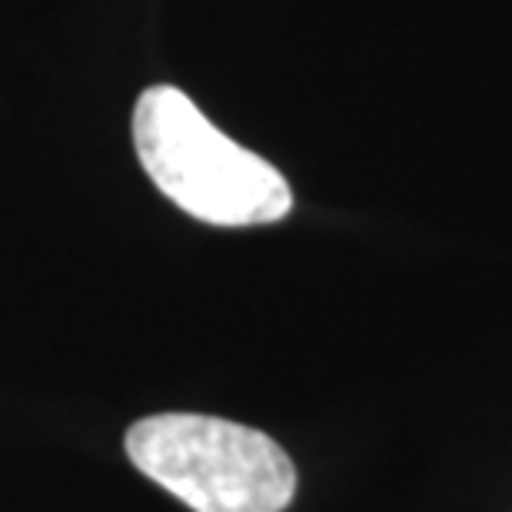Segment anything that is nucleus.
I'll list each match as a JSON object with an SVG mask.
<instances>
[{
  "instance_id": "f257e3e1",
  "label": "nucleus",
  "mask_w": 512,
  "mask_h": 512,
  "mask_svg": "<svg viewBox=\"0 0 512 512\" xmlns=\"http://www.w3.org/2000/svg\"><path fill=\"white\" fill-rule=\"evenodd\" d=\"M133 147L153 187L213 227H263L293 210L283 173L213 127L177 87L160 84L140 94Z\"/></svg>"
},
{
  "instance_id": "f03ea898",
  "label": "nucleus",
  "mask_w": 512,
  "mask_h": 512,
  "mask_svg": "<svg viewBox=\"0 0 512 512\" xmlns=\"http://www.w3.org/2000/svg\"><path fill=\"white\" fill-rule=\"evenodd\" d=\"M124 446L150 483L193 512H283L296 496L286 449L220 416H147L127 429Z\"/></svg>"
}]
</instances>
